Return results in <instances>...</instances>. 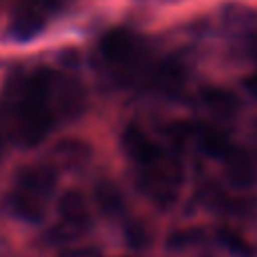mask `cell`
I'll return each mask as SVG.
<instances>
[{"label": "cell", "instance_id": "cell-1", "mask_svg": "<svg viewBox=\"0 0 257 257\" xmlns=\"http://www.w3.org/2000/svg\"><path fill=\"white\" fill-rule=\"evenodd\" d=\"M80 108V88L70 78L40 68L10 80L2 104V124L16 145L34 147L58 118H70Z\"/></svg>", "mask_w": 257, "mask_h": 257}, {"label": "cell", "instance_id": "cell-2", "mask_svg": "<svg viewBox=\"0 0 257 257\" xmlns=\"http://www.w3.org/2000/svg\"><path fill=\"white\" fill-rule=\"evenodd\" d=\"M56 187V171L50 165H28L18 171L10 193V209L24 221L38 223L46 213V203Z\"/></svg>", "mask_w": 257, "mask_h": 257}, {"label": "cell", "instance_id": "cell-3", "mask_svg": "<svg viewBox=\"0 0 257 257\" xmlns=\"http://www.w3.org/2000/svg\"><path fill=\"white\" fill-rule=\"evenodd\" d=\"M181 185V165L177 159L161 153L151 165L141 167L139 187L161 207H169L179 195Z\"/></svg>", "mask_w": 257, "mask_h": 257}, {"label": "cell", "instance_id": "cell-4", "mask_svg": "<svg viewBox=\"0 0 257 257\" xmlns=\"http://www.w3.org/2000/svg\"><path fill=\"white\" fill-rule=\"evenodd\" d=\"M70 0H20L10 18V34L18 40L32 38Z\"/></svg>", "mask_w": 257, "mask_h": 257}, {"label": "cell", "instance_id": "cell-5", "mask_svg": "<svg viewBox=\"0 0 257 257\" xmlns=\"http://www.w3.org/2000/svg\"><path fill=\"white\" fill-rule=\"evenodd\" d=\"M90 225V211L80 191L70 189L58 199V225L52 231L54 239H72L82 235Z\"/></svg>", "mask_w": 257, "mask_h": 257}, {"label": "cell", "instance_id": "cell-6", "mask_svg": "<svg viewBox=\"0 0 257 257\" xmlns=\"http://www.w3.org/2000/svg\"><path fill=\"white\" fill-rule=\"evenodd\" d=\"M122 151L124 155L141 169V167H147L151 165L163 151L159 149V145L155 141H151V137L139 128L137 124H128L122 133Z\"/></svg>", "mask_w": 257, "mask_h": 257}, {"label": "cell", "instance_id": "cell-7", "mask_svg": "<svg viewBox=\"0 0 257 257\" xmlns=\"http://www.w3.org/2000/svg\"><path fill=\"white\" fill-rule=\"evenodd\" d=\"M100 54L114 68L128 66L137 56V40L124 30H110L100 40Z\"/></svg>", "mask_w": 257, "mask_h": 257}, {"label": "cell", "instance_id": "cell-8", "mask_svg": "<svg viewBox=\"0 0 257 257\" xmlns=\"http://www.w3.org/2000/svg\"><path fill=\"white\" fill-rule=\"evenodd\" d=\"M223 169H225L227 181L233 187L245 189V187H251L257 181V163L243 149H235L233 147L227 153V157L223 159Z\"/></svg>", "mask_w": 257, "mask_h": 257}, {"label": "cell", "instance_id": "cell-9", "mask_svg": "<svg viewBox=\"0 0 257 257\" xmlns=\"http://www.w3.org/2000/svg\"><path fill=\"white\" fill-rule=\"evenodd\" d=\"M193 137H197L199 149L211 159L223 161L227 157V153L233 149L229 137L223 131L209 126V124H193Z\"/></svg>", "mask_w": 257, "mask_h": 257}, {"label": "cell", "instance_id": "cell-10", "mask_svg": "<svg viewBox=\"0 0 257 257\" xmlns=\"http://www.w3.org/2000/svg\"><path fill=\"white\" fill-rule=\"evenodd\" d=\"M201 100L219 118H231V116H235V112L239 108L237 96L225 88H219V86L201 88Z\"/></svg>", "mask_w": 257, "mask_h": 257}, {"label": "cell", "instance_id": "cell-11", "mask_svg": "<svg viewBox=\"0 0 257 257\" xmlns=\"http://www.w3.org/2000/svg\"><path fill=\"white\" fill-rule=\"evenodd\" d=\"M94 201H96L98 209L106 217H120L124 213L122 193H120V189L116 185H112L108 181H100L94 187Z\"/></svg>", "mask_w": 257, "mask_h": 257}, {"label": "cell", "instance_id": "cell-12", "mask_svg": "<svg viewBox=\"0 0 257 257\" xmlns=\"http://www.w3.org/2000/svg\"><path fill=\"white\" fill-rule=\"evenodd\" d=\"M217 235H219L221 245L227 251H231L233 255H237V257H253L255 255V247L243 235H239V233H235L231 229H219Z\"/></svg>", "mask_w": 257, "mask_h": 257}, {"label": "cell", "instance_id": "cell-13", "mask_svg": "<svg viewBox=\"0 0 257 257\" xmlns=\"http://www.w3.org/2000/svg\"><path fill=\"white\" fill-rule=\"evenodd\" d=\"M126 239H128V243L135 245V247H143V245H147V233H145V227L139 225V223L128 225V229H126Z\"/></svg>", "mask_w": 257, "mask_h": 257}, {"label": "cell", "instance_id": "cell-14", "mask_svg": "<svg viewBox=\"0 0 257 257\" xmlns=\"http://www.w3.org/2000/svg\"><path fill=\"white\" fill-rule=\"evenodd\" d=\"M243 88H245L251 96L257 98V72H253V74H249V76L243 78Z\"/></svg>", "mask_w": 257, "mask_h": 257}, {"label": "cell", "instance_id": "cell-15", "mask_svg": "<svg viewBox=\"0 0 257 257\" xmlns=\"http://www.w3.org/2000/svg\"><path fill=\"white\" fill-rule=\"evenodd\" d=\"M62 257H98V255L92 251H70V253H64Z\"/></svg>", "mask_w": 257, "mask_h": 257}, {"label": "cell", "instance_id": "cell-16", "mask_svg": "<svg viewBox=\"0 0 257 257\" xmlns=\"http://www.w3.org/2000/svg\"><path fill=\"white\" fill-rule=\"evenodd\" d=\"M0 155H2V139H0Z\"/></svg>", "mask_w": 257, "mask_h": 257}]
</instances>
